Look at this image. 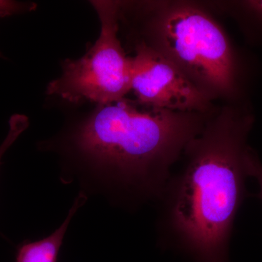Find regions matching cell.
<instances>
[{
    "instance_id": "cell-1",
    "label": "cell",
    "mask_w": 262,
    "mask_h": 262,
    "mask_svg": "<svg viewBox=\"0 0 262 262\" xmlns=\"http://www.w3.org/2000/svg\"><path fill=\"white\" fill-rule=\"evenodd\" d=\"M211 113L160 110L126 98L99 106L69 138L73 161L61 180L77 182L87 198L102 195L127 208L158 202L172 167Z\"/></svg>"
},
{
    "instance_id": "cell-2",
    "label": "cell",
    "mask_w": 262,
    "mask_h": 262,
    "mask_svg": "<svg viewBox=\"0 0 262 262\" xmlns=\"http://www.w3.org/2000/svg\"><path fill=\"white\" fill-rule=\"evenodd\" d=\"M255 115L247 101L225 103L184 150L158 203L160 244L194 262H229L234 221L246 195L248 136Z\"/></svg>"
},
{
    "instance_id": "cell-3",
    "label": "cell",
    "mask_w": 262,
    "mask_h": 262,
    "mask_svg": "<svg viewBox=\"0 0 262 262\" xmlns=\"http://www.w3.org/2000/svg\"><path fill=\"white\" fill-rule=\"evenodd\" d=\"M206 1H120V22L214 102L245 101L248 70Z\"/></svg>"
},
{
    "instance_id": "cell-4",
    "label": "cell",
    "mask_w": 262,
    "mask_h": 262,
    "mask_svg": "<svg viewBox=\"0 0 262 262\" xmlns=\"http://www.w3.org/2000/svg\"><path fill=\"white\" fill-rule=\"evenodd\" d=\"M101 21L99 37L83 56L64 62L63 72L47 94L71 103L89 101L104 106L131 91V57L119 37L120 1L91 2Z\"/></svg>"
},
{
    "instance_id": "cell-5",
    "label": "cell",
    "mask_w": 262,
    "mask_h": 262,
    "mask_svg": "<svg viewBox=\"0 0 262 262\" xmlns=\"http://www.w3.org/2000/svg\"><path fill=\"white\" fill-rule=\"evenodd\" d=\"M131 91L144 106L180 113L210 114L217 107L182 72L159 53L134 44Z\"/></svg>"
},
{
    "instance_id": "cell-6",
    "label": "cell",
    "mask_w": 262,
    "mask_h": 262,
    "mask_svg": "<svg viewBox=\"0 0 262 262\" xmlns=\"http://www.w3.org/2000/svg\"><path fill=\"white\" fill-rule=\"evenodd\" d=\"M206 2L215 14L234 19L249 42H262V0Z\"/></svg>"
},
{
    "instance_id": "cell-7",
    "label": "cell",
    "mask_w": 262,
    "mask_h": 262,
    "mask_svg": "<svg viewBox=\"0 0 262 262\" xmlns=\"http://www.w3.org/2000/svg\"><path fill=\"white\" fill-rule=\"evenodd\" d=\"M87 199V196L79 193L61 225L45 238L22 244L18 250L16 262H57L70 222Z\"/></svg>"
},
{
    "instance_id": "cell-8",
    "label": "cell",
    "mask_w": 262,
    "mask_h": 262,
    "mask_svg": "<svg viewBox=\"0 0 262 262\" xmlns=\"http://www.w3.org/2000/svg\"><path fill=\"white\" fill-rule=\"evenodd\" d=\"M28 126V118L24 115H14L11 117L9 120V130L8 135L0 144V164L5 153L13 145V143Z\"/></svg>"
},
{
    "instance_id": "cell-9",
    "label": "cell",
    "mask_w": 262,
    "mask_h": 262,
    "mask_svg": "<svg viewBox=\"0 0 262 262\" xmlns=\"http://www.w3.org/2000/svg\"><path fill=\"white\" fill-rule=\"evenodd\" d=\"M34 3H20L10 0H0V18L10 16L35 9Z\"/></svg>"
},
{
    "instance_id": "cell-10",
    "label": "cell",
    "mask_w": 262,
    "mask_h": 262,
    "mask_svg": "<svg viewBox=\"0 0 262 262\" xmlns=\"http://www.w3.org/2000/svg\"><path fill=\"white\" fill-rule=\"evenodd\" d=\"M248 177H254L258 181L260 192L258 198L262 201V163L256 151L251 149L248 159Z\"/></svg>"
}]
</instances>
